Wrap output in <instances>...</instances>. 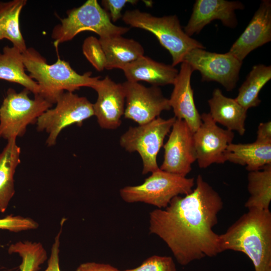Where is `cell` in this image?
Listing matches in <instances>:
<instances>
[{
  "instance_id": "6da1fadb",
  "label": "cell",
  "mask_w": 271,
  "mask_h": 271,
  "mask_svg": "<svg viewBox=\"0 0 271 271\" xmlns=\"http://www.w3.org/2000/svg\"><path fill=\"white\" fill-rule=\"evenodd\" d=\"M196 183L190 193L176 196L166 208L150 213V232L166 243L181 265L222 252L219 235L213 228L222 199L201 175Z\"/></svg>"
},
{
  "instance_id": "7a4b0ae2",
  "label": "cell",
  "mask_w": 271,
  "mask_h": 271,
  "mask_svg": "<svg viewBox=\"0 0 271 271\" xmlns=\"http://www.w3.org/2000/svg\"><path fill=\"white\" fill-rule=\"evenodd\" d=\"M248 210L219 235L221 250L242 252L252 261L255 271H271V213Z\"/></svg>"
},
{
  "instance_id": "3957f363",
  "label": "cell",
  "mask_w": 271,
  "mask_h": 271,
  "mask_svg": "<svg viewBox=\"0 0 271 271\" xmlns=\"http://www.w3.org/2000/svg\"><path fill=\"white\" fill-rule=\"evenodd\" d=\"M23 59L29 75L39 85V95L52 104L65 91L73 92L82 87L93 89L99 80L100 77L91 76V72L78 74L68 62L59 58L55 63L48 64L33 48H27L23 53Z\"/></svg>"
},
{
  "instance_id": "277c9868",
  "label": "cell",
  "mask_w": 271,
  "mask_h": 271,
  "mask_svg": "<svg viewBox=\"0 0 271 271\" xmlns=\"http://www.w3.org/2000/svg\"><path fill=\"white\" fill-rule=\"evenodd\" d=\"M121 19L131 27L144 29L154 34L170 53L173 66L182 63L190 50L205 49L200 42L185 33L175 15L159 17L135 9L125 11Z\"/></svg>"
},
{
  "instance_id": "5b68a950",
  "label": "cell",
  "mask_w": 271,
  "mask_h": 271,
  "mask_svg": "<svg viewBox=\"0 0 271 271\" xmlns=\"http://www.w3.org/2000/svg\"><path fill=\"white\" fill-rule=\"evenodd\" d=\"M129 28L115 25L108 14L99 5L96 0H88L79 7L69 11L67 17L61 20L52 31L54 45L73 39L77 34L84 31H90L97 34L99 39L116 35H122L127 32Z\"/></svg>"
},
{
  "instance_id": "8992f818",
  "label": "cell",
  "mask_w": 271,
  "mask_h": 271,
  "mask_svg": "<svg viewBox=\"0 0 271 271\" xmlns=\"http://www.w3.org/2000/svg\"><path fill=\"white\" fill-rule=\"evenodd\" d=\"M194 184L193 178L181 176L159 169L152 172L142 184L120 189L119 194L127 203L143 202L158 209H164L175 197L190 193Z\"/></svg>"
},
{
  "instance_id": "52a82bcc",
  "label": "cell",
  "mask_w": 271,
  "mask_h": 271,
  "mask_svg": "<svg viewBox=\"0 0 271 271\" xmlns=\"http://www.w3.org/2000/svg\"><path fill=\"white\" fill-rule=\"evenodd\" d=\"M30 91L24 88L17 93L9 88L0 107V138L7 141L22 137L28 126L36 123L38 118L53 104L41 95L29 97Z\"/></svg>"
},
{
  "instance_id": "ba28073f",
  "label": "cell",
  "mask_w": 271,
  "mask_h": 271,
  "mask_svg": "<svg viewBox=\"0 0 271 271\" xmlns=\"http://www.w3.org/2000/svg\"><path fill=\"white\" fill-rule=\"evenodd\" d=\"M176 118L160 117L145 124L130 126L120 137L119 145L126 151L137 152L143 163L142 174L160 169L157 156Z\"/></svg>"
},
{
  "instance_id": "9c48e42d",
  "label": "cell",
  "mask_w": 271,
  "mask_h": 271,
  "mask_svg": "<svg viewBox=\"0 0 271 271\" xmlns=\"http://www.w3.org/2000/svg\"><path fill=\"white\" fill-rule=\"evenodd\" d=\"M56 106L44 112L36 122L38 131H45L48 137L46 144L54 146L61 131L72 124L81 126L94 115L93 103L87 98L72 92L65 91L57 98Z\"/></svg>"
},
{
  "instance_id": "30bf717a",
  "label": "cell",
  "mask_w": 271,
  "mask_h": 271,
  "mask_svg": "<svg viewBox=\"0 0 271 271\" xmlns=\"http://www.w3.org/2000/svg\"><path fill=\"white\" fill-rule=\"evenodd\" d=\"M183 62L200 73L202 81L217 82L227 91L235 87L242 63L229 52L220 54L201 48L190 50Z\"/></svg>"
},
{
  "instance_id": "8fae6325",
  "label": "cell",
  "mask_w": 271,
  "mask_h": 271,
  "mask_svg": "<svg viewBox=\"0 0 271 271\" xmlns=\"http://www.w3.org/2000/svg\"><path fill=\"white\" fill-rule=\"evenodd\" d=\"M122 85L125 96L124 118L139 125L149 122L159 117L163 111L171 109L169 99L158 86L148 87L138 82L127 80Z\"/></svg>"
},
{
  "instance_id": "7c38bea8",
  "label": "cell",
  "mask_w": 271,
  "mask_h": 271,
  "mask_svg": "<svg viewBox=\"0 0 271 271\" xmlns=\"http://www.w3.org/2000/svg\"><path fill=\"white\" fill-rule=\"evenodd\" d=\"M194 132L185 121L176 119L170 132L168 139L163 145L164 149L161 170L186 177L196 161Z\"/></svg>"
},
{
  "instance_id": "4fadbf2b",
  "label": "cell",
  "mask_w": 271,
  "mask_h": 271,
  "mask_svg": "<svg viewBox=\"0 0 271 271\" xmlns=\"http://www.w3.org/2000/svg\"><path fill=\"white\" fill-rule=\"evenodd\" d=\"M201 116L202 123L193 135L198 166L206 168L212 164H224L225 151L232 143L234 133L218 126L209 113Z\"/></svg>"
},
{
  "instance_id": "5bb4252c",
  "label": "cell",
  "mask_w": 271,
  "mask_h": 271,
  "mask_svg": "<svg viewBox=\"0 0 271 271\" xmlns=\"http://www.w3.org/2000/svg\"><path fill=\"white\" fill-rule=\"evenodd\" d=\"M97 93L93 104L94 115L103 129H115L121 123L124 115L125 96L122 83H117L109 76L98 81L93 88Z\"/></svg>"
},
{
  "instance_id": "9a60e30c",
  "label": "cell",
  "mask_w": 271,
  "mask_h": 271,
  "mask_svg": "<svg viewBox=\"0 0 271 271\" xmlns=\"http://www.w3.org/2000/svg\"><path fill=\"white\" fill-rule=\"evenodd\" d=\"M243 9L244 5L238 1L197 0L184 31L191 37L199 34L205 26L215 20L221 21L226 27L234 28L237 23L235 11Z\"/></svg>"
},
{
  "instance_id": "2e32d148",
  "label": "cell",
  "mask_w": 271,
  "mask_h": 271,
  "mask_svg": "<svg viewBox=\"0 0 271 271\" xmlns=\"http://www.w3.org/2000/svg\"><path fill=\"white\" fill-rule=\"evenodd\" d=\"M271 41V1L263 0L244 31L229 51L239 60Z\"/></svg>"
},
{
  "instance_id": "e0dca14e",
  "label": "cell",
  "mask_w": 271,
  "mask_h": 271,
  "mask_svg": "<svg viewBox=\"0 0 271 271\" xmlns=\"http://www.w3.org/2000/svg\"><path fill=\"white\" fill-rule=\"evenodd\" d=\"M194 70L187 63L182 62L173 83L169 104L176 119L186 122L194 132L202 123L201 114L196 106L191 78Z\"/></svg>"
},
{
  "instance_id": "ac0fdd59",
  "label": "cell",
  "mask_w": 271,
  "mask_h": 271,
  "mask_svg": "<svg viewBox=\"0 0 271 271\" xmlns=\"http://www.w3.org/2000/svg\"><path fill=\"white\" fill-rule=\"evenodd\" d=\"M121 70L127 81H144L158 87L173 84L179 72L172 65L156 61L144 55L126 64Z\"/></svg>"
},
{
  "instance_id": "d6986e66",
  "label": "cell",
  "mask_w": 271,
  "mask_h": 271,
  "mask_svg": "<svg viewBox=\"0 0 271 271\" xmlns=\"http://www.w3.org/2000/svg\"><path fill=\"white\" fill-rule=\"evenodd\" d=\"M208 103L210 108L209 113L216 123L221 124L228 130L236 131L240 136L244 134L247 110L235 98L224 96L219 88H216Z\"/></svg>"
},
{
  "instance_id": "ffe728a7",
  "label": "cell",
  "mask_w": 271,
  "mask_h": 271,
  "mask_svg": "<svg viewBox=\"0 0 271 271\" xmlns=\"http://www.w3.org/2000/svg\"><path fill=\"white\" fill-rule=\"evenodd\" d=\"M224 157L225 162L245 166L248 172L259 170L271 165V144L232 143L227 147Z\"/></svg>"
},
{
  "instance_id": "44dd1931",
  "label": "cell",
  "mask_w": 271,
  "mask_h": 271,
  "mask_svg": "<svg viewBox=\"0 0 271 271\" xmlns=\"http://www.w3.org/2000/svg\"><path fill=\"white\" fill-rule=\"evenodd\" d=\"M99 40L106 57L107 70L122 69L126 64L144 55V49L139 42L122 35L99 38Z\"/></svg>"
},
{
  "instance_id": "7402d4cb",
  "label": "cell",
  "mask_w": 271,
  "mask_h": 271,
  "mask_svg": "<svg viewBox=\"0 0 271 271\" xmlns=\"http://www.w3.org/2000/svg\"><path fill=\"white\" fill-rule=\"evenodd\" d=\"M12 138L0 154V212L4 213L14 196V175L21 162V148Z\"/></svg>"
},
{
  "instance_id": "603a6c76",
  "label": "cell",
  "mask_w": 271,
  "mask_h": 271,
  "mask_svg": "<svg viewBox=\"0 0 271 271\" xmlns=\"http://www.w3.org/2000/svg\"><path fill=\"white\" fill-rule=\"evenodd\" d=\"M25 69L23 53L14 46H6L0 53V79L19 84L34 95L39 94L38 84Z\"/></svg>"
},
{
  "instance_id": "cb8c5ba5",
  "label": "cell",
  "mask_w": 271,
  "mask_h": 271,
  "mask_svg": "<svg viewBox=\"0 0 271 271\" xmlns=\"http://www.w3.org/2000/svg\"><path fill=\"white\" fill-rule=\"evenodd\" d=\"M26 4V0L0 2V33L3 39L10 41L13 46L22 53L27 48L20 31L19 17Z\"/></svg>"
},
{
  "instance_id": "d4e9b609",
  "label": "cell",
  "mask_w": 271,
  "mask_h": 271,
  "mask_svg": "<svg viewBox=\"0 0 271 271\" xmlns=\"http://www.w3.org/2000/svg\"><path fill=\"white\" fill-rule=\"evenodd\" d=\"M270 79V66L261 64L253 66L239 87L235 100L246 110L258 106L261 102L259 93Z\"/></svg>"
},
{
  "instance_id": "484cf974",
  "label": "cell",
  "mask_w": 271,
  "mask_h": 271,
  "mask_svg": "<svg viewBox=\"0 0 271 271\" xmlns=\"http://www.w3.org/2000/svg\"><path fill=\"white\" fill-rule=\"evenodd\" d=\"M247 190L250 197L244 206L269 210L271 201V165L263 169L248 172Z\"/></svg>"
},
{
  "instance_id": "4316f807",
  "label": "cell",
  "mask_w": 271,
  "mask_h": 271,
  "mask_svg": "<svg viewBox=\"0 0 271 271\" xmlns=\"http://www.w3.org/2000/svg\"><path fill=\"white\" fill-rule=\"evenodd\" d=\"M8 252L17 253L22 258L21 271H38L40 265L47 259V252L42 244L29 241L12 244L8 248Z\"/></svg>"
},
{
  "instance_id": "83f0119b",
  "label": "cell",
  "mask_w": 271,
  "mask_h": 271,
  "mask_svg": "<svg viewBox=\"0 0 271 271\" xmlns=\"http://www.w3.org/2000/svg\"><path fill=\"white\" fill-rule=\"evenodd\" d=\"M82 51L88 61L98 71L106 68V60L99 39L93 36L86 38L82 45Z\"/></svg>"
},
{
  "instance_id": "f1b7e54d",
  "label": "cell",
  "mask_w": 271,
  "mask_h": 271,
  "mask_svg": "<svg viewBox=\"0 0 271 271\" xmlns=\"http://www.w3.org/2000/svg\"><path fill=\"white\" fill-rule=\"evenodd\" d=\"M123 271H177L173 258L168 256L153 255L139 266Z\"/></svg>"
},
{
  "instance_id": "f546056e",
  "label": "cell",
  "mask_w": 271,
  "mask_h": 271,
  "mask_svg": "<svg viewBox=\"0 0 271 271\" xmlns=\"http://www.w3.org/2000/svg\"><path fill=\"white\" fill-rule=\"evenodd\" d=\"M38 223L34 220L20 215H8L0 218V229L11 232L20 231L37 229Z\"/></svg>"
},
{
  "instance_id": "4dcf8cb0",
  "label": "cell",
  "mask_w": 271,
  "mask_h": 271,
  "mask_svg": "<svg viewBox=\"0 0 271 271\" xmlns=\"http://www.w3.org/2000/svg\"><path fill=\"white\" fill-rule=\"evenodd\" d=\"M137 0H102V8L108 14L112 23L116 22L122 17L121 11L127 4H136Z\"/></svg>"
},
{
  "instance_id": "1f68e13d",
  "label": "cell",
  "mask_w": 271,
  "mask_h": 271,
  "mask_svg": "<svg viewBox=\"0 0 271 271\" xmlns=\"http://www.w3.org/2000/svg\"><path fill=\"white\" fill-rule=\"evenodd\" d=\"M61 229L55 238L51 251V254L48 261L47 267L45 271H61L59 266L60 237Z\"/></svg>"
},
{
  "instance_id": "d6a6232c",
  "label": "cell",
  "mask_w": 271,
  "mask_h": 271,
  "mask_svg": "<svg viewBox=\"0 0 271 271\" xmlns=\"http://www.w3.org/2000/svg\"><path fill=\"white\" fill-rule=\"evenodd\" d=\"M256 142L262 144H271V122H261L258 126L256 132Z\"/></svg>"
},
{
  "instance_id": "836d02e7",
  "label": "cell",
  "mask_w": 271,
  "mask_h": 271,
  "mask_svg": "<svg viewBox=\"0 0 271 271\" xmlns=\"http://www.w3.org/2000/svg\"><path fill=\"white\" fill-rule=\"evenodd\" d=\"M76 271H121L117 268L105 263L87 262L80 264Z\"/></svg>"
},
{
  "instance_id": "e575fe53",
  "label": "cell",
  "mask_w": 271,
  "mask_h": 271,
  "mask_svg": "<svg viewBox=\"0 0 271 271\" xmlns=\"http://www.w3.org/2000/svg\"><path fill=\"white\" fill-rule=\"evenodd\" d=\"M3 40V38H2V36L1 35V33H0V40Z\"/></svg>"
},
{
  "instance_id": "d590c367",
  "label": "cell",
  "mask_w": 271,
  "mask_h": 271,
  "mask_svg": "<svg viewBox=\"0 0 271 271\" xmlns=\"http://www.w3.org/2000/svg\"><path fill=\"white\" fill-rule=\"evenodd\" d=\"M1 243H0V247H1Z\"/></svg>"
}]
</instances>
